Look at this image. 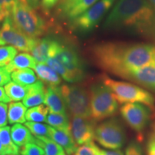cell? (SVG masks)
<instances>
[{
    "label": "cell",
    "instance_id": "6da1fadb",
    "mask_svg": "<svg viewBox=\"0 0 155 155\" xmlns=\"http://www.w3.org/2000/svg\"><path fill=\"white\" fill-rule=\"evenodd\" d=\"M92 61L99 68L126 79L133 71L155 65V45L125 42H101L89 50Z\"/></svg>",
    "mask_w": 155,
    "mask_h": 155
},
{
    "label": "cell",
    "instance_id": "7a4b0ae2",
    "mask_svg": "<svg viewBox=\"0 0 155 155\" xmlns=\"http://www.w3.org/2000/svg\"><path fill=\"white\" fill-rule=\"evenodd\" d=\"M104 28L155 45V8L148 0H117Z\"/></svg>",
    "mask_w": 155,
    "mask_h": 155
},
{
    "label": "cell",
    "instance_id": "3957f363",
    "mask_svg": "<svg viewBox=\"0 0 155 155\" xmlns=\"http://www.w3.org/2000/svg\"><path fill=\"white\" fill-rule=\"evenodd\" d=\"M91 118L95 122L108 119L114 115L119 104L111 91L99 80L89 87Z\"/></svg>",
    "mask_w": 155,
    "mask_h": 155
},
{
    "label": "cell",
    "instance_id": "277c9868",
    "mask_svg": "<svg viewBox=\"0 0 155 155\" xmlns=\"http://www.w3.org/2000/svg\"><path fill=\"white\" fill-rule=\"evenodd\" d=\"M100 80L111 91L119 104L139 103L154 110V97L145 89L132 83L116 81L106 75H103Z\"/></svg>",
    "mask_w": 155,
    "mask_h": 155
},
{
    "label": "cell",
    "instance_id": "5b68a950",
    "mask_svg": "<svg viewBox=\"0 0 155 155\" xmlns=\"http://www.w3.org/2000/svg\"><path fill=\"white\" fill-rule=\"evenodd\" d=\"M13 24L30 38L37 39L45 31V22L27 2L18 0L11 13Z\"/></svg>",
    "mask_w": 155,
    "mask_h": 155
},
{
    "label": "cell",
    "instance_id": "8992f818",
    "mask_svg": "<svg viewBox=\"0 0 155 155\" xmlns=\"http://www.w3.org/2000/svg\"><path fill=\"white\" fill-rule=\"evenodd\" d=\"M59 88L66 107L71 115L91 119L88 90L79 85L63 84Z\"/></svg>",
    "mask_w": 155,
    "mask_h": 155
},
{
    "label": "cell",
    "instance_id": "52a82bcc",
    "mask_svg": "<svg viewBox=\"0 0 155 155\" xmlns=\"http://www.w3.org/2000/svg\"><path fill=\"white\" fill-rule=\"evenodd\" d=\"M48 57L54 58L72 73L77 82L86 77V69L80 56L73 48L53 40Z\"/></svg>",
    "mask_w": 155,
    "mask_h": 155
},
{
    "label": "cell",
    "instance_id": "ba28073f",
    "mask_svg": "<svg viewBox=\"0 0 155 155\" xmlns=\"http://www.w3.org/2000/svg\"><path fill=\"white\" fill-rule=\"evenodd\" d=\"M126 131L121 121L112 118L102 122L95 129V139L108 150L121 148L126 142Z\"/></svg>",
    "mask_w": 155,
    "mask_h": 155
},
{
    "label": "cell",
    "instance_id": "9c48e42d",
    "mask_svg": "<svg viewBox=\"0 0 155 155\" xmlns=\"http://www.w3.org/2000/svg\"><path fill=\"white\" fill-rule=\"evenodd\" d=\"M116 0H98L82 15L72 20V28L81 33H87L96 28L109 12Z\"/></svg>",
    "mask_w": 155,
    "mask_h": 155
},
{
    "label": "cell",
    "instance_id": "30bf717a",
    "mask_svg": "<svg viewBox=\"0 0 155 155\" xmlns=\"http://www.w3.org/2000/svg\"><path fill=\"white\" fill-rule=\"evenodd\" d=\"M37 39L30 38L19 31L13 24L10 17H6L0 27V45H9L19 51L31 52Z\"/></svg>",
    "mask_w": 155,
    "mask_h": 155
},
{
    "label": "cell",
    "instance_id": "8fae6325",
    "mask_svg": "<svg viewBox=\"0 0 155 155\" xmlns=\"http://www.w3.org/2000/svg\"><path fill=\"white\" fill-rule=\"evenodd\" d=\"M120 112L127 124L139 134L147 129L152 119L150 108L139 103L124 104Z\"/></svg>",
    "mask_w": 155,
    "mask_h": 155
},
{
    "label": "cell",
    "instance_id": "7c38bea8",
    "mask_svg": "<svg viewBox=\"0 0 155 155\" xmlns=\"http://www.w3.org/2000/svg\"><path fill=\"white\" fill-rule=\"evenodd\" d=\"M95 121L91 119L73 116L71 121V133L78 145L88 144L95 139Z\"/></svg>",
    "mask_w": 155,
    "mask_h": 155
},
{
    "label": "cell",
    "instance_id": "4fadbf2b",
    "mask_svg": "<svg viewBox=\"0 0 155 155\" xmlns=\"http://www.w3.org/2000/svg\"><path fill=\"white\" fill-rule=\"evenodd\" d=\"M126 79L155 93V65L141 68L129 73Z\"/></svg>",
    "mask_w": 155,
    "mask_h": 155
},
{
    "label": "cell",
    "instance_id": "5bb4252c",
    "mask_svg": "<svg viewBox=\"0 0 155 155\" xmlns=\"http://www.w3.org/2000/svg\"><path fill=\"white\" fill-rule=\"evenodd\" d=\"M45 104L50 113L67 114V107L58 86H46Z\"/></svg>",
    "mask_w": 155,
    "mask_h": 155
},
{
    "label": "cell",
    "instance_id": "9a60e30c",
    "mask_svg": "<svg viewBox=\"0 0 155 155\" xmlns=\"http://www.w3.org/2000/svg\"><path fill=\"white\" fill-rule=\"evenodd\" d=\"M27 88L28 91L22 102L27 108H32L43 104L45 95V86L43 82L38 81L33 84L27 86Z\"/></svg>",
    "mask_w": 155,
    "mask_h": 155
},
{
    "label": "cell",
    "instance_id": "2e32d148",
    "mask_svg": "<svg viewBox=\"0 0 155 155\" xmlns=\"http://www.w3.org/2000/svg\"><path fill=\"white\" fill-rule=\"evenodd\" d=\"M50 139L63 147L68 155H73L77 150V144L75 142L71 132L49 127Z\"/></svg>",
    "mask_w": 155,
    "mask_h": 155
},
{
    "label": "cell",
    "instance_id": "e0dca14e",
    "mask_svg": "<svg viewBox=\"0 0 155 155\" xmlns=\"http://www.w3.org/2000/svg\"><path fill=\"white\" fill-rule=\"evenodd\" d=\"M10 131L13 142L19 147H22L30 143L35 144V137L32 135L28 128L25 126L21 124H15L12 127Z\"/></svg>",
    "mask_w": 155,
    "mask_h": 155
},
{
    "label": "cell",
    "instance_id": "ac0fdd59",
    "mask_svg": "<svg viewBox=\"0 0 155 155\" xmlns=\"http://www.w3.org/2000/svg\"><path fill=\"white\" fill-rule=\"evenodd\" d=\"M40 80L48 86H58L61 83V78L46 63H37L35 68Z\"/></svg>",
    "mask_w": 155,
    "mask_h": 155
},
{
    "label": "cell",
    "instance_id": "d6986e66",
    "mask_svg": "<svg viewBox=\"0 0 155 155\" xmlns=\"http://www.w3.org/2000/svg\"><path fill=\"white\" fill-rule=\"evenodd\" d=\"M37 62L32 55L28 53H20L16 55L10 63L6 65L5 68L9 73L15 71L25 68H35Z\"/></svg>",
    "mask_w": 155,
    "mask_h": 155
},
{
    "label": "cell",
    "instance_id": "ffe728a7",
    "mask_svg": "<svg viewBox=\"0 0 155 155\" xmlns=\"http://www.w3.org/2000/svg\"><path fill=\"white\" fill-rule=\"evenodd\" d=\"M53 40L48 38L37 39V42L31 50L32 56L38 63H45L48 58L50 46Z\"/></svg>",
    "mask_w": 155,
    "mask_h": 155
},
{
    "label": "cell",
    "instance_id": "44dd1931",
    "mask_svg": "<svg viewBox=\"0 0 155 155\" xmlns=\"http://www.w3.org/2000/svg\"><path fill=\"white\" fill-rule=\"evenodd\" d=\"M98 1V0H75L74 2L63 12L65 17L72 21L82 15Z\"/></svg>",
    "mask_w": 155,
    "mask_h": 155
},
{
    "label": "cell",
    "instance_id": "7402d4cb",
    "mask_svg": "<svg viewBox=\"0 0 155 155\" xmlns=\"http://www.w3.org/2000/svg\"><path fill=\"white\" fill-rule=\"evenodd\" d=\"M27 107L21 102H11L8 106V123L10 124L25 123Z\"/></svg>",
    "mask_w": 155,
    "mask_h": 155
},
{
    "label": "cell",
    "instance_id": "603a6c76",
    "mask_svg": "<svg viewBox=\"0 0 155 155\" xmlns=\"http://www.w3.org/2000/svg\"><path fill=\"white\" fill-rule=\"evenodd\" d=\"M35 144L43 149L44 155H66L65 150L53 139L46 137H35Z\"/></svg>",
    "mask_w": 155,
    "mask_h": 155
},
{
    "label": "cell",
    "instance_id": "cb8c5ba5",
    "mask_svg": "<svg viewBox=\"0 0 155 155\" xmlns=\"http://www.w3.org/2000/svg\"><path fill=\"white\" fill-rule=\"evenodd\" d=\"M13 81L23 86H30L38 81V78L32 70L29 68L19 69L12 73Z\"/></svg>",
    "mask_w": 155,
    "mask_h": 155
},
{
    "label": "cell",
    "instance_id": "d4e9b609",
    "mask_svg": "<svg viewBox=\"0 0 155 155\" xmlns=\"http://www.w3.org/2000/svg\"><path fill=\"white\" fill-rule=\"evenodd\" d=\"M45 122L55 129L71 132V121L68 114L50 113L47 116Z\"/></svg>",
    "mask_w": 155,
    "mask_h": 155
},
{
    "label": "cell",
    "instance_id": "484cf974",
    "mask_svg": "<svg viewBox=\"0 0 155 155\" xmlns=\"http://www.w3.org/2000/svg\"><path fill=\"white\" fill-rule=\"evenodd\" d=\"M0 141L3 145L6 154H19V147L13 142L11 137L10 127L8 126L0 128Z\"/></svg>",
    "mask_w": 155,
    "mask_h": 155
},
{
    "label": "cell",
    "instance_id": "4316f807",
    "mask_svg": "<svg viewBox=\"0 0 155 155\" xmlns=\"http://www.w3.org/2000/svg\"><path fill=\"white\" fill-rule=\"evenodd\" d=\"M5 91L11 101H19L25 98L28 91L27 86H23L18 83L10 81L5 85Z\"/></svg>",
    "mask_w": 155,
    "mask_h": 155
},
{
    "label": "cell",
    "instance_id": "83f0119b",
    "mask_svg": "<svg viewBox=\"0 0 155 155\" xmlns=\"http://www.w3.org/2000/svg\"><path fill=\"white\" fill-rule=\"evenodd\" d=\"M49 110L44 104L34 106L27 110L25 114V119L29 121L41 122L45 121Z\"/></svg>",
    "mask_w": 155,
    "mask_h": 155
},
{
    "label": "cell",
    "instance_id": "f1b7e54d",
    "mask_svg": "<svg viewBox=\"0 0 155 155\" xmlns=\"http://www.w3.org/2000/svg\"><path fill=\"white\" fill-rule=\"evenodd\" d=\"M45 63L47 64L48 65H49L51 68H53L64 81L71 83H76L75 78L73 75L72 73L69 72L62 64L60 63L59 62L54 58L48 57Z\"/></svg>",
    "mask_w": 155,
    "mask_h": 155
},
{
    "label": "cell",
    "instance_id": "f546056e",
    "mask_svg": "<svg viewBox=\"0 0 155 155\" xmlns=\"http://www.w3.org/2000/svg\"><path fill=\"white\" fill-rule=\"evenodd\" d=\"M25 127L28 128L30 132L35 137H46L50 138L49 127L47 124L40 123V122L28 121L25 123Z\"/></svg>",
    "mask_w": 155,
    "mask_h": 155
},
{
    "label": "cell",
    "instance_id": "4dcf8cb0",
    "mask_svg": "<svg viewBox=\"0 0 155 155\" xmlns=\"http://www.w3.org/2000/svg\"><path fill=\"white\" fill-rule=\"evenodd\" d=\"M17 50L12 46H1L0 47V67L7 65L16 57Z\"/></svg>",
    "mask_w": 155,
    "mask_h": 155
},
{
    "label": "cell",
    "instance_id": "1f68e13d",
    "mask_svg": "<svg viewBox=\"0 0 155 155\" xmlns=\"http://www.w3.org/2000/svg\"><path fill=\"white\" fill-rule=\"evenodd\" d=\"M21 155H44L45 152L41 147L35 143H30L21 147Z\"/></svg>",
    "mask_w": 155,
    "mask_h": 155
},
{
    "label": "cell",
    "instance_id": "d6a6232c",
    "mask_svg": "<svg viewBox=\"0 0 155 155\" xmlns=\"http://www.w3.org/2000/svg\"><path fill=\"white\" fill-rule=\"evenodd\" d=\"M147 155H155V122L152 126L147 145Z\"/></svg>",
    "mask_w": 155,
    "mask_h": 155
},
{
    "label": "cell",
    "instance_id": "836d02e7",
    "mask_svg": "<svg viewBox=\"0 0 155 155\" xmlns=\"http://www.w3.org/2000/svg\"><path fill=\"white\" fill-rule=\"evenodd\" d=\"M17 1L18 0H0V9L2 10L6 17L10 16Z\"/></svg>",
    "mask_w": 155,
    "mask_h": 155
},
{
    "label": "cell",
    "instance_id": "e575fe53",
    "mask_svg": "<svg viewBox=\"0 0 155 155\" xmlns=\"http://www.w3.org/2000/svg\"><path fill=\"white\" fill-rule=\"evenodd\" d=\"M125 155H143L142 149L137 141H132L128 144Z\"/></svg>",
    "mask_w": 155,
    "mask_h": 155
},
{
    "label": "cell",
    "instance_id": "d590c367",
    "mask_svg": "<svg viewBox=\"0 0 155 155\" xmlns=\"http://www.w3.org/2000/svg\"><path fill=\"white\" fill-rule=\"evenodd\" d=\"M8 106L5 103L0 102V128L5 127L8 123Z\"/></svg>",
    "mask_w": 155,
    "mask_h": 155
},
{
    "label": "cell",
    "instance_id": "8d00e7d4",
    "mask_svg": "<svg viewBox=\"0 0 155 155\" xmlns=\"http://www.w3.org/2000/svg\"><path fill=\"white\" fill-rule=\"evenodd\" d=\"M91 145L96 155H124L123 152L119 150H111L108 151L101 150L94 144V141L91 143Z\"/></svg>",
    "mask_w": 155,
    "mask_h": 155
},
{
    "label": "cell",
    "instance_id": "74e56055",
    "mask_svg": "<svg viewBox=\"0 0 155 155\" xmlns=\"http://www.w3.org/2000/svg\"><path fill=\"white\" fill-rule=\"evenodd\" d=\"M91 143L88 144L81 145V147H78L75 155H96Z\"/></svg>",
    "mask_w": 155,
    "mask_h": 155
},
{
    "label": "cell",
    "instance_id": "f35d334b",
    "mask_svg": "<svg viewBox=\"0 0 155 155\" xmlns=\"http://www.w3.org/2000/svg\"><path fill=\"white\" fill-rule=\"evenodd\" d=\"M10 73L6 71L5 68L0 67V86H5L6 84L10 82Z\"/></svg>",
    "mask_w": 155,
    "mask_h": 155
},
{
    "label": "cell",
    "instance_id": "ab89813d",
    "mask_svg": "<svg viewBox=\"0 0 155 155\" xmlns=\"http://www.w3.org/2000/svg\"><path fill=\"white\" fill-rule=\"evenodd\" d=\"M58 0H42V7L45 11H49L55 7Z\"/></svg>",
    "mask_w": 155,
    "mask_h": 155
},
{
    "label": "cell",
    "instance_id": "60d3db41",
    "mask_svg": "<svg viewBox=\"0 0 155 155\" xmlns=\"http://www.w3.org/2000/svg\"><path fill=\"white\" fill-rule=\"evenodd\" d=\"M10 101V99H9V97L7 96V95L6 94L5 88H3L2 87L0 86V102L7 104V103H9Z\"/></svg>",
    "mask_w": 155,
    "mask_h": 155
},
{
    "label": "cell",
    "instance_id": "b9f144b4",
    "mask_svg": "<svg viewBox=\"0 0 155 155\" xmlns=\"http://www.w3.org/2000/svg\"><path fill=\"white\" fill-rule=\"evenodd\" d=\"M75 0H62V4H61V8L62 11L64 12L65 9L68 8L74 2Z\"/></svg>",
    "mask_w": 155,
    "mask_h": 155
},
{
    "label": "cell",
    "instance_id": "7bdbcfd3",
    "mask_svg": "<svg viewBox=\"0 0 155 155\" xmlns=\"http://www.w3.org/2000/svg\"><path fill=\"white\" fill-rule=\"evenodd\" d=\"M27 2L32 8H36V7H38L39 3H40V0H27Z\"/></svg>",
    "mask_w": 155,
    "mask_h": 155
},
{
    "label": "cell",
    "instance_id": "ee69618b",
    "mask_svg": "<svg viewBox=\"0 0 155 155\" xmlns=\"http://www.w3.org/2000/svg\"><path fill=\"white\" fill-rule=\"evenodd\" d=\"M0 155H7L6 154L5 149L3 147V145L2 144L1 141H0Z\"/></svg>",
    "mask_w": 155,
    "mask_h": 155
},
{
    "label": "cell",
    "instance_id": "f6af8a7d",
    "mask_svg": "<svg viewBox=\"0 0 155 155\" xmlns=\"http://www.w3.org/2000/svg\"><path fill=\"white\" fill-rule=\"evenodd\" d=\"M6 18L5 17V15L4 14V12H2V10L1 9H0V23H1L2 21L4 20Z\"/></svg>",
    "mask_w": 155,
    "mask_h": 155
},
{
    "label": "cell",
    "instance_id": "bcb514c9",
    "mask_svg": "<svg viewBox=\"0 0 155 155\" xmlns=\"http://www.w3.org/2000/svg\"><path fill=\"white\" fill-rule=\"evenodd\" d=\"M148 1L150 2L151 4H152V5H153V7L155 8V0H148Z\"/></svg>",
    "mask_w": 155,
    "mask_h": 155
},
{
    "label": "cell",
    "instance_id": "7dc6e473",
    "mask_svg": "<svg viewBox=\"0 0 155 155\" xmlns=\"http://www.w3.org/2000/svg\"><path fill=\"white\" fill-rule=\"evenodd\" d=\"M20 1L23 2H27V0H20ZM27 3H28V2H27Z\"/></svg>",
    "mask_w": 155,
    "mask_h": 155
},
{
    "label": "cell",
    "instance_id": "c3c4849f",
    "mask_svg": "<svg viewBox=\"0 0 155 155\" xmlns=\"http://www.w3.org/2000/svg\"><path fill=\"white\" fill-rule=\"evenodd\" d=\"M9 155H19V154H9Z\"/></svg>",
    "mask_w": 155,
    "mask_h": 155
}]
</instances>
